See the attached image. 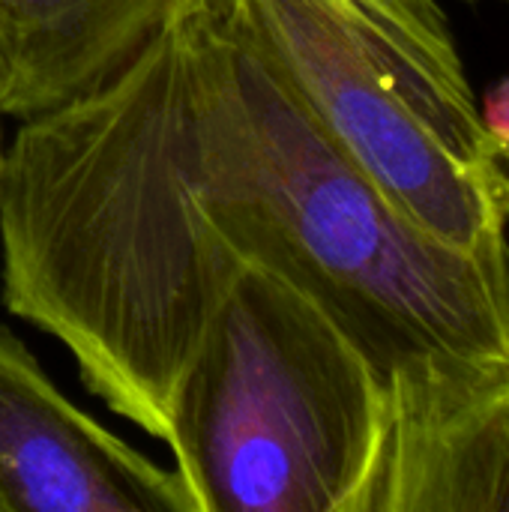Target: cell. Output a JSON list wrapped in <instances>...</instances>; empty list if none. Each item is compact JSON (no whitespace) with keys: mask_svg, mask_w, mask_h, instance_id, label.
Returning a JSON list of instances; mask_svg holds the SVG:
<instances>
[{"mask_svg":"<svg viewBox=\"0 0 509 512\" xmlns=\"http://www.w3.org/2000/svg\"><path fill=\"white\" fill-rule=\"evenodd\" d=\"M480 120H483L489 144L495 147L498 162L509 174V75L486 87L480 99Z\"/></svg>","mask_w":509,"mask_h":512,"instance_id":"cell-7","label":"cell"},{"mask_svg":"<svg viewBox=\"0 0 509 512\" xmlns=\"http://www.w3.org/2000/svg\"><path fill=\"white\" fill-rule=\"evenodd\" d=\"M366 512L509 510V363L429 360L384 387Z\"/></svg>","mask_w":509,"mask_h":512,"instance_id":"cell-4","label":"cell"},{"mask_svg":"<svg viewBox=\"0 0 509 512\" xmlns=\"http://www.w3.org/2000/svg\"><path fill=\"white\" fill-rule=\"evenodd\" d=\"M0 512H195L156 465L72 405L0 324Z\"/></svg>","mask_w":509,"mask_h":512,"instance_id":"cell-5","label":"cell"},{"mask_svg":"<svg viewBox=\"0 0 509 512\" xmlns=\"http://www.w3.org/2000/svg\"><path fill=\"white\" fill-rule=\"evenodd\" d=\"M192 0H0V114L27 120L114 75Z\"/></svg>","mask_w":509,"mask_h":512,"instance_id":"cell-6","label":"cell"},{"mask_svg":"<svg viewBox=\"0 0 509 512\" xmlns=\"http://www.w3.org/2000/svg\"><path fill=\"white\" fill-rule=\"evenodd\" d=\"M3 117V114H0ZM3 159H6V147H3V138H0V177H3Z\"/></svg>","mask_w":509,"mask_h":512,"instance_id":"cell-9","label":"cell"},{"mask_svg":"<svg viewBox=\"0 0 509 512\" xmlns=\"http://www.w3.org/2000/svg\"><path fill=\"white\" fill-rule=\"evenodd\" d=\"M3 303L114 414L165 438L216 291L261 264L306 291L378 381L509 363V264L414 225L234 27L177 9L114 75L21 120L0 177Z\"/></svg>","mask_w":509,"mask_h":512,"instance_id":"cell-1","label":"cell"},{"mask_svg":"<svg viewBox=\"0 0 509 512\" xmlns=\"http://www.w3.org/2000/svg\"><path fill=\"white\" fill-rule=\"evenodd\" d=\"M225 9L414 225L509 264V174L438 0H225Z\"/></svg>","mask_w":509,"mask_h":512,"instance_id":"cell-3","label":"cell"},{"mask_svg":"<svg viewBox=\"0 0 509 512\" xmlns=\"http://www.w3.org/2000/svg\"><path fill=\"white\" fill-rule=\"evenodd\" d=\"M462 3H498V6H509V0H462Z\"/></svg>","mask_w":509,"mask_h":512,"instance_id":"cell-8","label":"cell"},{"mask_svg":"<svg viewBox=\"0 0 509 512\" xmlns=\"http://www.w3.org/2000/svg\"><path fill=\"white\" fill-rule=\"evenodd\" d=\"M384 384L294 282L240 264L168 393L165 438L195 512H366Z\"/></svg>","mask_w":509,"mask_h":512,"instance_id":"cell-2","label":"cell"}]
</instances>
